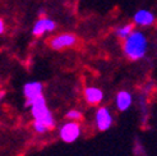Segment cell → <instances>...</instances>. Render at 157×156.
I'll return each mask as SVG.
<instances>
[{
	"instance_id": "cell-1",
	"label": "cell",
	"mask_w": 157,
	"mask_h": 156,
	"mask_svg": "<svg viewBox=\"0 0 157 156\" xmlns=\"http://www.w3.org/2000/svg\"><path fill=\"white\" fill-rule=\"evenodd\" d=\"M148 50V38L144 32L134 29L123 42V51L128 59L137 61L146 57Z\"/></svg>"
},
{
	"instance_id": "cell-2",
	"label": "cell",
	"mask_w": 157,
	"mask_h": 156,
	"mask_svg": "<svg viewBox=\"0 0 157 156\" xmlns=\"http://www.w3.org/2000/svg\"><path fill=\"white\" fill-rule=\"evenodd\" d=\"M31 113H32L35 120L41 122L49 129L54 128L55 122H54V118H52V114L50 113L48 106H46V100L42 95L36 97L32 101V105H31Z\"/></svg>"
},
{
	"instance_id": "cell-3",
	"label": "cell",
	"mask_w": 157,
	"mask_h": 156,
	"mask_svg": "<svg viewBox=\"0 0 157 156\" xmlns=\"http://www.w3.org/2000/svg\"><path fill=\"white\" fill-rule=\"evenodd\" d=\"M156 15L150 9H138L133 15V23L138 27H151L156 23Z\"/></svg>"
},
{
	"instance_id": "cell-4",
	"label": "cell",
	"mask_w": 157,
	"mask_h": 156,
	"mask_svg": "<svg viewBox=\"0 0 157 156\" xmlns=\"http://www.w3.org/2000/svg\"><path fill=\"white\" fill-rule=\"evenodd\" d=\"M81 135V128L75 122H69L61 127L60 129V138L67 143H72Z\"/></svg>"
},
{
	"instance_id": "cell-5",
	"label": "cell",
	"mask_w": 157,
	"mask_h": 156,
	"mask_svg": "<svg viewBox=\"0 0 157 156\" xmlns=\"http://www.w3.org/2000/svg\"><path fill=\"white\" fill-rule=\"evenodd\" d=\"M77 42V37L72 33H63V35H58L51 38L50 41V46L54 50H61L65 48H70Z\"/></svg>"
},
{
	"instance_id": "cell-6",
	"label": "cell",
	"mask_w": 157,
	"mask_h": 156,
	"mask_svg": "<svg viewBox=\"0 0 157 156\" xmlns=\"http://www.w3.org/2000/svg\"><path fill=\"white\" fill-rule=\"evenodd\" d=\"M42 83L40 82H28L25 84V87H23V93H25L26 96V106H31L32 105V101L42 95Z\"/></svg>"
},
{
	"instance_id": "cell-7",
	"label": "cell",
	"mask_w": 157,
	"mask_h": 156,
	"mask_svg": "<svg viewBox=\"0 0 157 156\" xmlns=\"http://www.w3.org/2000/svg\"><path fill=\"white\" fill-rule=\"evenodd\" d=\"M96 124L100 131H107L113 124V116L110 114L109 109L100 107L96 113Z\"/></svg>"
},
{
	"instance_id": "cell-8",
	"label": "cell",
	"mask_w": 157,
	"mask_h": 156,
	"mask_svg": "<svg viewBox=\"0 0 157 156\" xmlns=\"http://www.w3.org/2000/svg\"><path fill=\"white\" fill-rule=\"evenodd\" d=\"M56 25L52 19H49V18H41L36 22V25L33 26V29L32 32L35 36H41L46 32H51V31L55 29Z\"/></svg>"
},
{
	"instance_id": "cell-9",
	"label": "cell",
	"mask_w": 157,
	"mask_h": 156,
	"mask_svg": "<svg viewBox=\"0 0 157 156\" xmlns=\"http://www.w3.org/2000/svg\"><path fill=\"white\" fill-rule=\"evenodd\" d=\"M84 97L87 100L88 104L96 105L100 104L104 99V92L97 87H87L84 90Z\"/></svg>"
},
{
	"instance_id": "cell-10",
	"label": "cell",
	"mask_w": 157,
	"mask_h": 156,
	"mask_svg": "<svg viewBox=\"0 0 157 156\" xmlns=\"http://www.w3.org/2000/svg\"><path fill=\"white\" fill-rule=\"evenodd\" d=\"M132 105V95L128 91H120L116 95V106L120 111L128 110Z\"/></svg>"
},
{
	"instance_id": "cell-11",
	"label": "cell",
	"mask_w": 157,
	"mask_h": 156,
	"mask_svg": "<svg viewBox=\"0 0 157 156\" xmlns=\"http://www.w3.org/2000/svg\"><path fill=\"white\" fill-rule=\"evenodd\" d=\"M134 26H136L134 23H127V25H123V26L117 27L115 29V35L119 38H121V40H125V38L134 31Z\"/></svg>"
},
{
	"instance_id": "cell-12",
	"label": "cell",
	"mask_w": 157,
	"mask_h": 156,
	"mask_svg": "<svg viewBox=\"0 0 157 156\" xmlns=\"http://www.w3.org/2000/svg\"><path fill=\"white\" fill-rule=\"evenodd\" d=\"M33 128L36 132H38V133H45V132L49 129L45 124H42L41 122H37V120H35V123H33Z\"/></svg>"
},
{
	"instance_id": "cell-13",
	"label": "cell",
	"mask_w": 157,
	"mask_h": 156,
	"mask_svg": "<svg viewBox=\"0 0 157 156\" xmlns=\"http://www.w3.org/2000/svg\"><path fill=\"white\" fill-rule=\"evenodd\" d=\"M67 118L68 119H72V120H77V119H81L82 118V114L78 111V110H69L67 113Z\"/></svg>"
},
{
	"instance_id": "cell-14",
	"label": "cell",
	"mask_w": 157,
	"mask_h": 156,
	"mask_svg": "<svg viewBox=\"0 0 157 156\" xmlns=\"http://www.w3.org/2000/svg\"><path fill=\"white\" fill-rule=\"evenodd\" d=\"M4 22H3V19H0V35H2L3 32H4Z\"/></svg>"
},
{
	"instance_id": "cell-15",
	"label": "cell",
	"mask_w": 157,
	"mask_h": 156,
	"mask_svg": "<svg viewBox=\"0 0 157 156\" xmlns=\"http://www.w3.org/2000/svg\"><path fill=\"white\" fill-rule=\"evenodd\" d=\"M4 96H5V92L4 91H0V100H2Z\"/></svg>"
}]
</instances>
